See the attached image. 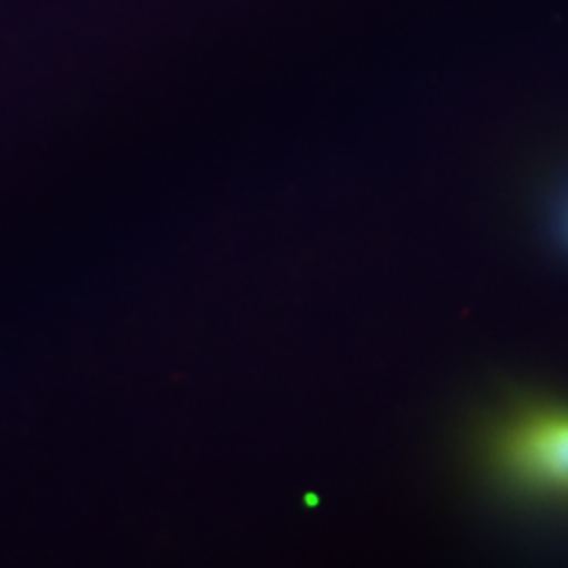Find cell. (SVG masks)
I'll return each mask as SVG.
<instances>
[{
	"label": "cell",
	"instance_id": "6da1fadb",
	"mask_svg": "<svg viewBox=\"0 0 568 568\" xmlns=\"http://www.w3.org/2000/svg\"><path fill=\"white\" fill-rule=\"evenodd\" d=\"M493 462L518 487L568 493V408L535 406L511 417L493 440Z\"/></svg>",
	"mask_w": 568,
	"mask_h": 568
}]
</instances>
